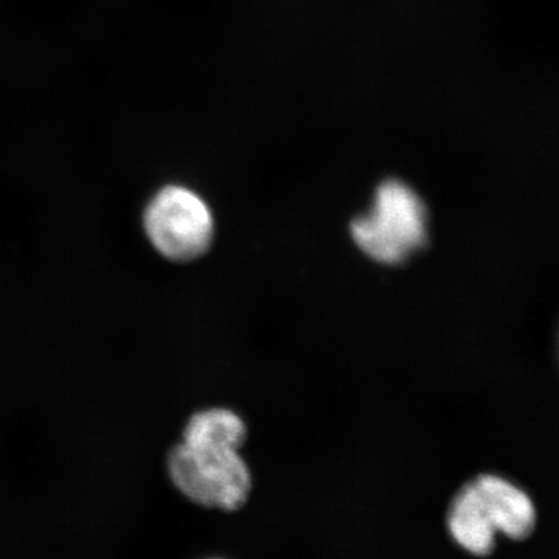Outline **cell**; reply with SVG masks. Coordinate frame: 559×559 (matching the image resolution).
<instances>
[{
    "label": "cell",
    "mask_w": 559,
    "mask_h": 559,
    "mask_svg": "<svg viewBox=\"0 0 559 559\" xmlns=\"http://www.w3.org/2000/svg\"><path fill=\"white\" fill-rule=\"evenodd\" d=\"M167 471L183 498L209 510H241L252 491V473L235 448L180 441L168 454Z\"/></svg>",
    "instance_id": "obj_2"
},
{
    "label": "cell",
    "mask_w": 559,
    "mask_h": 559,
    "mask_svg": "<svg viewBox=\"0 0 559 559\" xmlns=\"http://www.w3.org/2000/svg\"><path fill=\"white\" fill-rule=\"evenodd\" d=\"M481 521L496 535L525 540L535 533L538 511L532 498L516 484L496 474H480L462 487Z\"/></svg>",
    "instance_id": "obj_4"
},
{
    "label": "cell",
    "mask_w": 559,
    "mask_h": 559,
    "mask_svg": "<svg viewBox=\"0 0 559 559\" xmlns=\"http://www.w3.org/2000/svg\"><path fill=\"white\" fill-rule=\"evenodd\" d=\"M349 231L369 259L400 266L428 245V209L409 186L388 180L377 190L369 215L353 221Z\"/></svg>",
    "instance_id": "obj_1"
},
{
    "label": "cell",
    "mask_w": 559,
    "mask_h": 559,
    "mask_svg": "<svg viewBox=\"0 0 559 559\" xmlns=\"http://www.w3.org/2000/svg\"><path fill=\"white\" fill-rule=\"evenodd\" d=\"M153 249L173 263L202 259L215 240V218L207 202L183 186L162 187L142 216Z\"/></svg>",
    "instance_id": "obj_3"
},
{
    "label": "cell",
    "mask_w": 559,
    "mask_h": 559,
    "mask_svg": "<svg viewBox=\"0 0 559 559\" xmlns=\"http://www.w3.org/2000/svg\"><path fill=\"white\" fill-rule=\"evenodd\" d=\"M248 428L240 415L224 407H213L191 415L182 432L183 443L215 444L241 450Z\"/></svg>",
    "instance_id": "obj_6"
},
{
    "label": "cell",
    "mask_w": 559,
    "mask_h": 559,
    "mask_svg": "<svg viewBox=\"0 0 559 559\" xmlns=\"http://www.w3.org/2000/svg\"><path fill=\"white\" fill-rule=\"evenodd\" d=\"M447 527L452 540L471 557L487 558L496 550L498 535L481 521L462 488L448 507Z\"/></svg>",
    "instance_id": "obj_5"
}]
</instances>
